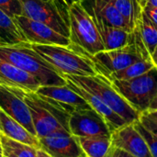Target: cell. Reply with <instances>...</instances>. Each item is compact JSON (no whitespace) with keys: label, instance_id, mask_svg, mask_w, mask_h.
I'll list each match as a JSON object with an SVG mask.
<instances>
[{"label":"cell","instance_id":"1","mask_svg":"<svg viewBox=\"0 0 157 157\" xmlns=\"http://www.w3.org/2000/svg\"><path fill=\"white\" fill-rule=\"evenodd\" d=\"M0 59L9 62L34 76L40 86H65L63 75L40 56L30 45H1Z\"/></svg>","mask_w":157,"mask_h":157},{"label":"cell","instance_id":"2","mask_svg":"<svg viewBox=\"0 0 157 157\" xmlns=\"http://www.w3.org/2000/svg\"><path fill=\"white\" fill-rule=\"evenodd\" d=\"M31 48L62 75H98L92 60L72 43L69 46L31 44Z\"/></svg>","mask_w":157,"mask_h":157},{"label":"cell","instance_id":"3","mask_svg":"<svg viewBox=\"0 0 157 157\" xmlns=\"http://www.w3.org/2000/svg\"><path fill=\"white\" fill-rule=\"evenodd\" d=\"M29 107L37 137L42 138L52 132L69 131L70 114L61 109L52 99L39 96L35 92H28L17 88Z\"/></svg>","mask_w":157,"mask_h":157},{"label":"cell","instance_id":"4","mask_svg":"<svg viewBox=\"0 0 157 157\" xmlns=\"http://www.w3.org/2000/svg\"><path fill=\"white\" fill-rule=\"evenodd\" d=\"M86 54L94 63L98 74L107 79L111 74L122 70L141 59H151V54L147 51L137 28L132 31V43L122 48L103 51L95 55Z\"/></svg>","mask_w":157,"mask_h":157},{"label":"cell","instance_id":"5","mask_svg":"<svg viewBox=\"0 0 157 157\" xmlns=\"http://www.w3.org/2000/svg\"><path fill=\"white\" fill-rule=\"evenodd\" d=\"M66 80L83 87L100 98L110 109L121 117L128 124L139 121L141 113L134 109L110 85L104 76H78L63 75Z\"/></svg>","mask_w":157,"mask_h":157},{"label":"cell","instance_id":"6","mask_svg":"<svg viewBox=\"0 0 157 157\" xmlns=\"http://www.w3.org/2000/svg\"><path fill=\"white\" fill-rule=\"evenodd\" d=\"M71 43L89 55L105 51L98 29L81 2L68 6Z\"/></svg>","mask_w":157,"mask_h":157},{"label":"cell","instance_id":"7","mask_svg":"<svg viewBox=\"0 0 157 157\" xmlns=\"http://www.w3.org/2000/svg\"><path fill=\"white\" fill-rule=\"evenodd\" d=\"M111 86L138 112H145L157 96V68L129 80L109 81Z\"/></svg>","mask_w":157,"mask_h":157},{"label":"cell","instance_id":"8","mask_svg":"<svg viewBox=\"0 0 157 157\" xmlns=\"http://www.w3.org/2000/svg\"><path fill=\"white\" fill-rule=\"evenodd\" d=\"M23 14L69 38L68 6L63 0H19Z\"/></svg>","mask_w":157,"mask_h":157},{"label":"cell","instance_id":"9","mask_svg":"<svg viewBox=\"0 0 157 157\" xmlns=\"http://www.w3.org/2000/svg\"><path fill=\"white\" fill-rule=\"evenodd\" d=\"M70 132L75 137H111V131L105 120L94 109H76L68 121Z\"/></svg>","mask_w":157,"mask_h":157},{"label":"cell","instance_id":"10","mask_svg":"<svg viewBox=\"0 0 157 157\" xmlns=\"http://www.w3.org/2000/svg\"><path fill=\"white\" fill-rule=\"evenodd\" d=\"M15 18L30 44L61 46H69L71 44L69 38L60 34L43 23L35 21L25 16H18Z\"/></svg>","mask_w":157,"mask_h":157},{"label":"cell","instance_id":"11","mask_svg":"<svg viewBox=\"0 0 157 157\" xmlns=\"http://www.w3.org/2000/svg\"><path fill=\"white\" fill-rule=\"evenodd\" d=\"M0 109L24 126L31 134L37 136L29 107L17 88L0 86Z\"/></svg>","mask_w":157,"mask_h":157},{"label":"cell","instance_id":"12","mask_svg":"<svg viewBox=\"0 0 157 157\" xmlns=\"http://www.w3.org/2000/svg\"><path fill=\"white\" fill-rule=\"evenodd\" d=\"M40 149L52 157H80L83 150L70 132L60 131L40 138Z\"/></svg>","mask_w":157,"mask_h":157},{"label":"cell","instance_id":"13","mask_svg":"<svg viewBox=\"0 0 157 157\" xmlns=\"http://www.w3.org/2000/svg\"><path fill=\"white\" fill-rule=\"evenodd\" d=\"M111 144L136 157H153L144 138L136 130L133 123L126 124L113 131Z\"/></svg>","mask_w":157,"mask_h":157},{"label":"cell","instance_id":"14","mask_svg":"<svg viewBox=\"0 0 157 157\" xmlns=\"http://www.w3.org/2000/svg\"><path fill=\"white\" fill-rule=\"evenodd\" d=\"M36 93L40 97L52 99L69 114L76 109H91L87 102L69 87L67 84L65 86H40Z\"/></svg>","mask_w":157,"mask_h":157},{"label":"cell","instance_id":"15","mask_svg":"<svg viewBox=\"0 0 157 157\" xmlns=\"http://www.w3.org/2000/svg\"><path fill=\"white\" fill-rule=\"evenodd\" d=\"M0 86L36 93L40 84L31 75L0 59Z\"/></svg>","mask_w":157,"mask_h":157},{"label":"cell","instance_id":"16","mask_svg":"<svg viewBox=\"0 0 157 157\" xmlns=\"http://www.w3.org/2000/svg\"><path fill=\"white\" fill-rule=\"evenodd\" d=\"M88 14L102 19L106 24L131 32L124 18L109 0H81Z\"/></svg>","mask_w":157,"mask_h":157},{"label":"cell","instance_id":"17","mask_svg":"<svg viewBox=\"0 0 157 157\" xmlns=\"http://www.w3.org/2000/svg\"><path fill=\"white\" fill-rule=\"evenodd\" d=\"M67 85L69 87H71L75 92H76L80 97H82L87 104L90 106L92 109H94L96 112H98L107 122L109 125L111 132L126 124H128L121 117H120L117 113H115L112 109H110L100 98H98L94 94L90 93L89 91L84 89L83 87L74 84L73 82L66 80Z\"/></svg>","mask_w":157,"mask_h":157},{"label":"cell","instance_id":"18","mask_svg":"<svg viewBox=\"0 0 157 157\" xmlns=\"http://www.w3.org/2000/svg\"><path fill=\"white\" fill-rule=\"evenodd\" d=\"M90 15V14H89ZM100 35L105 51H111L119 48H122L132 41V32L111 27L106 24L99 17L90 15Z\"/></svg>","mask_w":157,"mask_h":157},{"label":"cell","instance_id":"19","mask_svg":"<svg viewBox=\"0 0 157 157\" xmlns=\"http://www.w3.org/2000/svg\"><path fill=\"white\" fill-rule=\"evenodd\" d=\"M0 133L9 139L30 145L36 149H40V140L31 134L24 126L10 118L0 109Z\"/></svg>","mask_w":157,"mask_h":157},{"label":"cell","instance_id":"20","mask_svg":"<svg viewBox=\"0 0 157 157\" xmlns=\"http://www.w3.org/2000/svg\"><path fill=\"white\" fill-rule=\"evenodd\" d=\"M0 39L6 45H30L15 17L0 9Z\"/></svg>","mask_w":157,"mask_h":157},{"label":"cell","instance_id":"21","mask_svg":"<svg viewBox=\"0 0 157 157\" xmlns=\"http://www.w3.org/2000/svg\"><path fill=\"white\" fill-rule=\"evenodd\" d=\"M83 152L87 157H107L111 148V137H76Z\"/></svg>","mask_w":157,"mask_h":157},{"label":"cell","instance_id":"22","mask_svg":"<svg viewBox=\"0 0 157 157\" xmlns=\"http://www.w3.org/2000/svg\"><path fill=\"white\" fill-rule=\"evenodd\" d=\"M124 18L131 32L137 27L144 11L138 0H109Z\"/></svg>","mask_w":157,"mask_h":157},{"label":"cell","instance_id":"23","mask_svg":"<svg viewBox=\"0 0 157 157\" xmlns=\"http://www.w3.org/2000/svg\"><path fill=\"white\" fill-rule=\"evenodd\" d=\"M0 144L4 157H38L36 148L14 141L0 133Z\"/></svg>","mask_w":157,"mask_h":157},{"label":"cell","instance_id":"24","mask_svg":"<svg viewBox=\"0 0 157 157\" xmlns=\"http://www.w3.org/2000/svg\"><path fill=\"white\" fill-rule=\"evenodd\" d=\"M154 67H155V65L152 62V59H141V60L132 63L128 67L111 74L109 76L108 80L112 81V80L132 79L134 77H137V76H140V75L145 74L146 72L150 71Z\"/></svg>","mask_w":157,"mask_h":157},{"label":"cell","instance_id":"25","mask_svg":"<svg viewBox=\"0 0 157 157\" xmlns=\"http://www.w3.org/2000/svg\"><path fill=\"white\" fill-rule=\"evenodd\" d=\"M150 54L157 46V25H155L143 11L142 17L136 27Z\"/></svg>","mask_w":157,"mask_h":157},{"label":"cell","instance_id":"26","mask_svg":"<svg viewBox=\"0 0 157 157\" xmlns=\"http://www.w3.org/2000/svg\"><path fill=\"white\" fill-rule=\"evenodd\" d=\"M134 127L136 128V130L141 133V135L144 138L150 153L153 157H157V136L155 135L152 132H150L149 130H147L141 122L140 121H136L135 122H133Z\"/></svg>","mask_w":157,"mask_h":157},{"label":"cell","instance_id":"27","mask_svg":"<svg viewBox=\"0 0 157 157\" xmlns=\"http://www.w3.org/2000/svg\"><path fill=\"white\" fill-rule=\"evenodd\" d=\"M0 9L12 17L23 14L22 5L19 0H0Z\"/></svg>","mask_w":157,"mask_h":157},{"label":"cell","instance_id":"28","mask_svg":"<svg viewBox=\"0 0 157 157\" xmlns=\"http://www.w3.org/2000/svg\"><path fill=\"white\" fill-rule=\"evenodd\" d=\"M139 121L147 130H149L150 132H152L155 135L157 136V121L145 116L143 113L141 114Z\"/></svg>","mask_w":157,"mask_h":157},{"label":"cell","instance_id":"29","mask_svg":"<svg viewBox=\"0 0 157 157\" xmlns=\"http://www.w3.org/2000/svg\"><path fill=\"white\" fill-rule=\"evenodd\" d=\"M107 157H136L134 155H132V154L121 149V148H118V147H115V146H112L111 145V148L108 154Z\"/></svg>","mask_w":157,"mask_h":157},{"label":"cell","instance_id":"30","mask_svg":"<svg viewBox=\"0 0 157 157\" xmlns=\"http://www.w3.org/2000/svg\"><path fill=\"white\" fill-rule=\"evenodd\" d=\"M144 12L155 25H157V7L144 6Z\"/></svg>","mask_w":157,"mask_h":157},{"label":"cell","instance_id":"31","mask_svg":"<svg viewBox=\"0 0 157 157\" xmlns=\"http://www.w3.org/2000/svg\"><path fill=\"white\" fill-rule=\"evenodd\" d=\"M143 114H144L145 116H147L153 120L157 121V110H147V111L144 112Z\"/></svg>","mask_w":157,"mask_h":157},{"label":"cell","instance_id":"32","mask_svg":"<svg viewBox=\"0 0 157 157\" xmlns=\"http://www.w3.org/2000/svg\"><path fill=\"white\" fill-rule=\"evenodd\" d=\"M151 59H152V62H153L155 67L157 68V46L155 47V51L153 52V53L151 54Z\"/></svg>","mask_w":157,"mask_h":157},{"label":"cell","instance_id":"33","mask_svg":"<svg viewBox=\"0 0 157 157\" xmlns=\"http://www.w3.org/2000/svg\"><path fill=\"white\" fill-rule=\"evenodd\" d=\"M37 155H38V157H52L50 155H48L46 152H44L41 149H38L37 150Z\"/></svg>","mask_w":157,"mask_h":157},{"label":"cell","instance_id":"34","mask_svg":"<svg viewBox=\"0 0 157 157\" xmlns=\"http://www.w3.org/2000/svg\"><path fill=\"white\" fill-rule=\"evenodd\" d=\"M145 6H153V7H157V0H148Z\"/></svg>","mask_w":157,"mask_h":157},{"label":"cell","instance_id":"35","mask_svg":"<svg viewBox=\"0 0 157 157\" xmlns=\"http://www.w3.org/2000/svg\"><path fill=\"white\" fill-rule=\"evenodd\" d=\"M65 3H66V5L69 6H71L72 4H74V3H75V2H79V1H81V0H63Z\"/></svg>","mask_w":157,"mask_h":157},{"label":"cell","instance_id":"36","mask_svg":"<svg viewBox=\"0 0 157 157\" xmlns=\"http://www.w3.org/2000/svg\"><path fill=\"white\" fill-rule=\"evenodd\" d=\"M147 1H148V0H141V5H142V6H143V7L145 6V4L147 3Z\"/></svg>","mask_w":157,"mask_h":157},{"label":"cell","instance_id":"37","mask_svg":"<svg viewBox=\"0 0 157 157\" xmlns=\"http://www.w3.org/2000/svg\"><path fill=\"white\" fill-rule=\"evenodd\" d=\"M0 157H4L3 156V148H2L1 144H0Z\"/></svg>","mask_w":157,"mask_h":157},{"label":"cell","instance_id":"38","mask_svg":"<svg viewBox=\"0 0 157 157\" xmlns=\"http://www.w3.org/2000/svg\"><path fill=\"white\" fill-rule=\"evenodd\" d=\"M1 45H6V44H5V43H4V41L0 39V46H1Z\"/></svg>","mask_w":157,"mask_h":157},{"label":"cell","instance_id":"39","mask_svg":"<svg viewBox=\"0 0 157 157\" xmlns=\"http://www.w3.org/2000/svg\"><path fill=\"white\" fill-rule=\"evenodd\" d=\"M84 156H85V153H84V154H83V155H82L80 157H84Z\"/></svg>","mask_w":157,"mask_h":157},{"label":"cell","instance_id":"40","mask_svg":"<svg viewBox=\"0 0 157 157\" xmlns=\"http://www.w3.org/2000/svg\"><path fill=\"white\" fill-rule=\"evenodd\" d=\"M84 157H87L86 155V154H85V156H84Z\"/></svg>","mask_w":157,"mask_h":157}]
</instances>
